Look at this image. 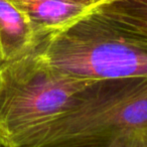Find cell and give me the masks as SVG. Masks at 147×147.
<instances>
[{
	"mask_svg": "<svg viewBox=\"0 0 147 147\" xmlns=\"http://www.w3.org/2000/svg\"><path fill=\"white\" fill-rule=\"evenodd\" d=\"M6 147H147V78L97 81Z\"/></svg>",
	"mask_w": 147,
	"mask_h": 147,
	"instance_id": "1",
	"label": "cell"
},
{
	"mask_svg": "<svg viewBox=\"0 0 147 147\" xmlns=\"http://www.w3.org/2000/svg\"><path fill=\"white\" fill-rule=\"evenodd\" d=\"M35 49L51 67L77 78H147V41L98 10L42 38Z\"/></svg>",
	"mask_w": 147,
	"mask_h": 147,
	"instance_id": "2",
	"label": "cell"
},
{
	"mask_svg": "<svg viewBox=\"0 0 147 147\" xmlns=\"http://www.w3.org/2000/svg\"><path fill=\"white\" fill-rule=\"evenodd\" d=\"M35 47L0 65V143L4 147L67 110L97 82L51 67Z\"/></svg>",
	"mask_w": 147,
	"mask_h": 147,
	"instance_id": "3",
	"label": "cell"
},
{
	"mask_svg": "<svg viewBox=\"0 0 147 147\" xmlns=\"http://www.w3.org/2000/svg\"><path fill=\"white\" fill-rule=\"evenodd\" d=\"M13 4L25 13L39 42L49 35L69 28L101 6L75 0H35Z\"/></svg>",
	"mask_w": 147,
	"mask_h": 147,
	"instance_id": "4",
	"label": "cell"
},
{
	"mask_svg": "<svg viewBox=\"0 0 147 147\" xmlns=\"http://www.w3.org/2000/svg\"><path fill=\"white\" fill-rule=\"evenodd\" d=\"M38 43L25 13L9 0H0V65L25 55Z\"/></svg>",
	"mask_w": 147,
	"mask_h": 147,
	"instance_id": "5",
	"label": "cell"
},
{
	"mask_svg": "<svg viewBox=\"0 0 147 147\" xmlns=\"http://www.w3.org/2000/svg\"><path fill=\"white\" fill-rule=\"evenodd\" d=\"M98 11L119 27L147 41V0H110Z\"/></svg>",
	"mask_w": 147,
	"mask_h": 147,
	"instance_id": "6",
	"label": "cell"
},
{
	"mask_svg": "<svg viewBox=\"0 0 147 147\" xmlns=\"http://www.w3.org/2000/svg\"><path fill=\"white\" fill-rule=\"evenodd\" d=\"M12 3H21V2H28V1H35V0H9ZM75 1H80V2L90 3V4H98L103 5L105 3L109 2L110 0H75Z\"/></svg>",
	"mask_w": 147,
	"mask_h": 147,
	"instance_id": "7",
	"label": "cell"
},
{
	"mask_svg": "<svg viewBox=\"0 0 147 147\" xmlns=\"http://www.w3.org/2000/svg\"><path fill=\"white\" fill-rule=\"evenodd\" d=\"M0 147H4V146H3V145L1 144V143H0Z\"/></svg>",
	"mask_w": 147,
	"mask_h": 147,
	"instance_id": "8",
	"label": "cell"
}]
</instances>
